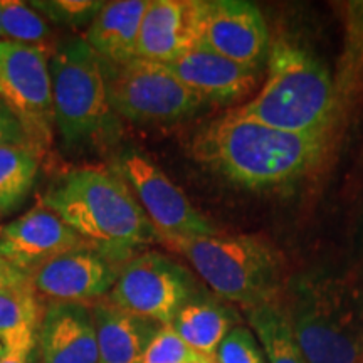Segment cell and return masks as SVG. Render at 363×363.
<instances>
[{"label": "cell", "instance_id": "cell-1", "mask_svg": "<svg viewBox=\"0 0 363 363\" xmlns=\"http://www.w3.org/2000/svg\"><path fill=\"white\" fill-rule=\"evenodd\" d=\"M326 142V131L291 133L229 111L199 131L192 152L230 184L266 190L310 174L323 157Z\"/></svg>", "mask_w": 363, "mask_h": 363}, {"label": "cell", "instance_id": "cell-2", "mask_svg": "<svg viewBox=\"0 0 363 363\" xmlns=\"http://www.w3.org/2000/svg\"><path fill=\"white\" fill-rule=\"evenodd\" d=\"M40 206L65 220L89 246L128 262L158 234L126 182L110 169L84 167L59 177Z\"/></svg>", "mask_w": 363, "mask_h": 363}, {"label": "cell", "instance_id": "cell-3", "mask_svg": "<svg viewBox=\"0 0 363 363\" xmlns=\"http://www.w3.org/2000/svg\"><path fill=\"white\" fill-rule=\"evenodd\" d=\"M279 303L308 363H363V293L350 281L293 276Z\"/></svg>", "mask_w": 363, "mask_h": 363}, {"label": "cell", "instance_id": "cell-4", "mask_svg": "<svg viewBox=\"0 0 363 363\" xmlns=\"http://www.w3.org/2000/svg\"><path fill=\"white\" fill-rule=\"evenodd\" d=\"M264 86L234 115L291 133H321L335 111V86L326 67L296 44L279 40L267 54Z\"/></svg>", "mask_w": 363, "mask_h": 363}, {"label": "cell", "instance_id": "cell-5", "mask_svg": "<svg viewBox=\"0 0 363 363\" xmlns=\"http://www.w3.org/2000/svg\"><path fill=\"white\" fill-rule=\"evenodd\" d=\"M160 242L180 252L217 296L244 310L278 299L283 291L279 254L261 239L212 234Z\"/></svg>", "mask_w": 363, "mask_h": 363}, {"label": "cell", "instance_id": "cell-6", "mask_svg": "<svg viewBox=\"0 0 363 363\" xmlns=\"http://www.w3.org/2000/svg\"><path fill=\"white\" fill-rule=\"evenodd\" d=\"M54 126L69 148L113 142L120 118L108 99L103 67L83 38L59 40L49 59Z\"/></svg>", "mask_w": 363, "mask_h": 363}, {"label": "cell", "instance_id": "cell-7", "mask_svg": "<svg viewBox=\"0 0 363 363\" xmlns=\"http://www.w3.org/2000/svg\"><path fill=\"white\" fill-rule=\"evenodd\" d=\"M101 67L113 111L130 123H175L207 104L162 62L133 57Z\"/></svg>", "mask_w": 363, "mask_h": 363}, {"label": "cell", "instance_id": "cell-8", "mask_svg": "<svg viewBox=\"0 0 363 363\" xmlns=\"http://www.w3.org/2000/svg\"><path fill=\"white\" fill-rule=\"evenodd\" d=\"M51 51L0 40V101L19 120L39 158L54 138Z\"/></svg>", "mask_w": 363, "mask_h": 363}, {"label": "cell", "instance_id": "cell-9", "mask_svg": "<svg viewBox=\"0 0 363 363\" xmlns=\"http://www.w3.org/2000/svg\"><path fill=\"white\" fill-rule=\"evenodd\" d=\"M195 296V281L187 267L157 251H143L121 267L108 301L158 325H170Z\"/></svg>", "mask_w": 363, "mask_h": 363}, {"label": "cell", "instance_id": "cell-10", "mask_svg": "<svg viewBox=\"0 0 363 363\" xmlns=\"http://www.w3.org/2000/svg\"><path fill=\"white\" fill-rule=\"evenodd\" d=\"M113 170L126 182L147 214L150 224L163 239L199 238L217 234L207 217L192 206L165 172L142 153L128 150L113 163Z\"/></svg>", "mask_w": 363, "mask_h": 363}, {"label": "cell", "instance_id": "cell-11", "mask_svg": "<svg viewBox=\"0 0 363 363\" xmlns=\"http://www.w3.org/2000/svg\"><path fill=\"white\" fill-rule=\"evenodd\" d=\"M195 44L239 65L261 69L269 30L259 9L244 0H192Z\"/></svg>", "mask_w": 363, "mask_h": 363}, {"label": "cell", "instance_id": "cell-12", "mask_svg": "<svg viewBox=\"0 0 363 363\" xmlns=\"http://www.w3.org/2000/svg\"><path fill=\"white\" fill-rule=\"evenodd\" d=\"M123 266L110 254L83 244L39 267L29 279L38 298L88 306L110 294Z\"/></svg>", "mask_w": 363, "mask_h": 363}, {"label": "cell", "instance_id": "cell-13", "mask_svg": "<svg viewBox=\"0 0 363 363\" xmlns=\"http://www.w3.org/2000/svg\"><path fill=\"white\" fill-rule=\"evenodd\" d=\"M83 244L88 242L43 206L0 229V254L26 276Z\"/></svg>", "mask_w": 363, "mask_h": 363}, {"label": "cell", "instance_id": "cell-14", "mask_svg": "<svg viewBox=\"0 0 363 363\" xmlns=\"http://www.w3.org/2000/svg\"><path fill=\"white\" fill-rule=\"evenodd\" d=\"M190 91L206 103L229 104L244 99L256 89L261 69L227 59L195 44L167 65Z\"/></svg>", "mask_w": 363, "mask_h": 363}, {"label": "cell", "instance_id": "cell-15", "mask_svg": "<svg viewBox=\"0 0 363 363\" xmlns=\"http://www.w3.org/2000/svg\"><path fill=\"white\" fill-rule=\"evenodd\" d=\"M40 363H99L96 331L89 306L51 303L38 328Z\"/></svg>", "mask_w": 363, "mask_h": 363}, {"label": "cell", "instance_id": "cell-16", "mask_svg": "<svg viewBox=\"0 0 363 363\" xmlns=\"http://www.w3.org/2000/svg\"><path fill=\"white\" fill-rule=\"evenodd\" d=\"M192 45V0H150L140 24L136 57L169 65Z\"/></svg>", "mask_w": 363, "mask_h": 363}, {"label": "cell", "instance_id": "cell-17", "mask_svg": "<svg viewBox=\"0 0 363 363\" xmlns=\"http://www.w3.org/2000/svg\"><path fill=\"white\" fill-rule=\"evenodd\" d=\"M96 331L99 363H142L150 340L162 325L143 320L108 301L89 306Z\"/></svg>", "mask_w": 363, "mask_h": 363}, {"label": "cell", "instance_id": "cell-18", "mask_svg": "<svg viewBox=\"0 0 363 363\" xmlns=\"http://www.w3.org/2000/svg\"><path fill=\"white\" fill-rule=\"evenodd\" d=\"M148 2L150 0L104 2L83 38L99 61L116 65L136 57L140 24Z\"/></svg>", "mask_w": 363, "mask_h": 363}, {"label": "cell", "instance_id": "cell-19", "mask_svg": "<svg viewBox=\"0 0 363 363\" xmlns=\"http://www.w3.org/2000/svg\"><path fill=\"white\" fill-rule=\"evenodd\" d=\"M238 321L239 316L233 308L214 299L194 296L177 313L170 326L190 348L214 360L222 340L238 326Z\"/></svg>", "mask_w": 363, "mask_h": 363}, {"label": "cell", "instance_id": "cell-20", "mask_svg": "<svg viewBox=\"0 0 363 363\" xmlns=\"http://www.w3.org/2000/svg\"><path fill=\"white\" fill-rule=\"evenodd\" d=\"M246 318L256 331L267 363H308L284 315L279 298L246 308Z\"/></svg>", "mask_w": 363, "mask_h": 363}, {"label": "cell", "instance_id": "cell-21", "mask_svg": "<svg viewBox=\"0 0 363 363\" xmlns=\"http://www.w3.org/2000/svg\"><path fill=\"white\" fill-rule=\"evenodd\" d=\"M39 155L29 145L0 148V216L19 207L34 187Z\"/></svg>", "mask_w": 363, "mask_h": 363}, {"label": "cell", "instance_id": "cell-22", "mask_svg": "<svg viewBox=\"0 0 363 363\" xmlns=\"http://www.w3.org/2000/svg\"><path fill=\"white\" fill-rule=\"evenodd\" d=\"M0 29L2 40L54 51L57 43L43 13L30 4L17 0H0Z\"/></svg>", "mask_w": 363, "mask_h": 363}, {"label": "cell", "instance_id": "cell-23", "mask_svg": "<svg viewBox=\"0 0 363 363\" xmlns=\"http://www.w3.org/2000/svg\"><path fill=\"white\" fill-rule=\"evenodd\" d=\"M40 305L30 279L0 289V340L26 325H39Z\"/></svg>", "mask_w": 363, "mask_h": 363}, {"label": "cell", "instance_id": "cell-24", "mask_svg": "<svg viewBox=\"0 0 363 363\" xmlns=\"http://www.w3.org/2000/svg\"><path fill=\"white\" fill-rule=\"evenodd\" d=\"M35 11L52 24L66 29H88L96 19L104 2L101 0H35L30 2Z\"/></svg>", "mask_w": 363, "mask_h": 363}, {"label": "cell", "instance_id": "cell-25", "mask_svg": "<svg viewBox=\"0 0 363 363\" xmlns=\"http://www.w3.org/2000/svg\"><path fill=\"white\" fill-rule=\"evenodd\" d=\"M203 358L175 333L170 325H163L150 340L142 363H194Z\"/></svg>", "mask_w": 363, "mask_h": 363}, {"label": "cell", "instance_id": "cell-26", "mask_svg": "<svg viewBox=\"0 0 363 363\" xmlns=\"http://www.w3.org/2000/svg\"><path fill=\"white\" fill-rule=\"evenodd\" d=\"M216 363H266L256 335L246 326H234L214 355Z\"/></svg>", "mask_w": 363, "mask_h": 363}, {"label": "cell", "instance_id": "cell-27", "mask_svg": "<svg viewBox=\"0 0 363 363\" xmlns=\"http://www.w3.org/2000/svg\"><path fill=\"white\" fill-rule=\"evenodd\" d=\"M39 325H26L2 338L4 355L0 363H30L38 343Z\"/></svg>", "mask_w": 363, "mask_h": 363}, {"label": "cell", "instance_id": "cell-28", "mask_svg": "<svg viewBox=\"0 0 363 363\" xmlns=\"http://www.w3.org/2000/svg\"><path fill=\"white\" fill-rule=\"evenodd\" d=\"M16 145H29V142L19 120L0 101V148L16 147Z\"/></svg>", "mask_w": 363, "mask_h": 363}, {"label": "cell", "instance_id": "cell-29", "mask_svg": "<svg viewBox=\"0 0 363 363\" xmlns=\"http://www.w3.org/2000/svg\"><path fill=\"white\" fill-rule=\"evenodd\" d=\"M29 279V276H26L24 272L17 269L12 262H9L6 257L0 254V289H6L9 286L24 283Z\"/></svg>", "mask_w": 363, "mask_h": 363}, {"label": "cell", "instance_id": "cell-30", "mask_svg": "<svg viewBox=\"0 0 363 363\" xmlns=\"http://www.w3.org/2000/svg\"><path fill=\"white\" fill-rule=\"evenodd\" d=\"M194 363H216V362L212 360V358H206V357H203V358H201V360H199V362H194Z\"/></svg>", "mask_w": 363, "mask_h": 363}, {"label": "cell", "instance_id": "cell-31", "mask_svg": "<svg viewBox=\"0 0 363 363\" xmlns=\"http://www.w3.org/2000/svg\"><path fill=\"white\" fill-rule=\"evenodd\" d=\"M2 355H4V342L0 340V357H2Z\"/></svg>", "mask_w": 363, "mask_h": 363}, {"label": "cell", "instance_id": "cell-32", "mask_svg": "<svg viewBox=\"0 0 363 363\" xmlns=\"http://www.w3.org/2000/svg\"><path fill=\"white\" fill-rule=\"evenodd\" d=\"M0 40H2V29H0Z\"/></svg>", "mask_w": 363, "mask_h": 363}]
</instances>
